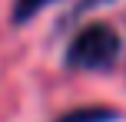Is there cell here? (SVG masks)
Returning a JSON list of instances; mask_svg holds the SVG:
<instances>
[{
	"label": "cell",
	"mask_w": 126,
	"mask_h": 122,
	"mask_svg": "<svg viewBox=\"0 0 126 122\" xmlns=\"http://www.w3.org/2000/svg\"><path fill=\"white\" fill-rule=\"evenodd\" d=\"M120 109L113 106H76V109H66L63 116H57L53 122H120Z\"/></svg>",
	"instance_id": "7a4b0ae2"
},
{
	"label": "cell",
	"mask_w": 126,
	"mask_h": 122,
	"mask_svg": "<svg viewBox=\"0 0 126 122\" xmlns=\"http://www.w3.org/2000/svg\"><path fill=\"white\" fill-rule=\"evenodd\" d=\"M120 53H123L120 30L103 20H93L70 36L63 63L70 69H83V73H106L120 63Z\"/></svg>",
	"instance_id": "6da1fadb"
},
{
	"label": "cell",
	"mask_w": 126,
	"mask_h": 122,
	"mask_svg": "<svg viewBox=\"0 0 126 122\" xmlns=\"http://www.w3.org/2000/svg\"><path fill=\"white\" fill-rule=\"evenodd\" d=\"M103 3H110V0H83L80 7L73 10V17H80V13H86V10H93V7H103Z\"/></svg>",
	"instance_id": "277c9868"
},
{
	"label": "cell",
	"mask_w": 126,
	"mask_h": 122,
	"mask_svg": "<svg viewBox=\"0 0 126 122\" xmlns=\"http://www.w3.org/2000/svg\"><path fill=\"white\" fill-rule=\"evenodd\" d=\"M57 3V0H13V23H27V20H33L43 7Z\"/></svg>",
	"instance_id": "3957f363"
}]
</instances>
